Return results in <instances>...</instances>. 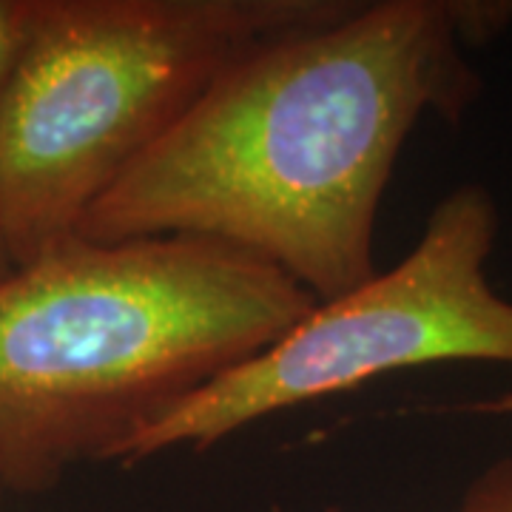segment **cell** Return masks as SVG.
Masks as SVG:
<instances>
[{
    "mask_svg": "<svg viewBox=\"0 0 512 512\" xmlns=\"http://www.w3.org/2000/svg\"><path fill=\"white\" fill-rule=\"evenodd\" d=\"M316 296L200 237H69L0 279V484L49 493L302 322Z\"/></svg>",
    "mask_w": 512,
    "mask_h": 512,
    "instance_id": "2",
    "label": "cell"
},
{
    "mask_svg": "<svg viewBox=\"0 0 512 512\" xmlns=\"http://www.w3.org/2000/svg\"><path fill=\"white\" fill-rule=\"evenodd\" d=\"M495 237L493 194L478 183L458 185L433 208L416 248L399 265L319 302L274 345L146 427L117 461L131 467L174 447L202 453L254 421L404 367L512 365V302L487 279Z\"/></svg>",
    "mask_w": 512,
    "mask_h": 512,
    "instance_id": "4",
    "label": "cell"
},
{
    "mask_svg": "<svg viewBox=\"0 0 512 512\" xmlns=\"http://www.w3.org/2000/svg\"><path fill=\"white\" fill-rule=\"evenodd\" d=\"M37 0H0V100L32 35Z\"/></svg>",
    "mask_w": 512,
    "mask_h": 512,
    "instance_id": "5",
    "label": "cell"
},
{
    "mask_svg": "<svg viewBox=\"0 0 512 512\" xmlns=\"http://www.w3.org/2000/svg\"><path fill=\"white\" fill-rule=\"evenodd\" d=\"M461 512H512V458H501L470 484Z\"/></svg>",
    "mask_w": 512,
    "mask_h": 512,
    "instance_id": "6",
    "label": "cell"
},
{
    "mask_svg": "<svg viewBox=\"0 0 512 512\" xmlns=\"http://www.w3.org/2000/svg\"><path fill=\"white\" fill-rule=\"evenodd\" d=\"M510 3L376 0L239 57L94 202L77 237H200L330 302L376 274L384 188L424 114L458 123L481 94L464 49Z\"/></svg>",
    "mask_w": 512,
    "mask_h": 512,
    "instance_id": "1",
    "label": "cell"
},
{
    "mask_svg": "<svg viewBox=\"0 0 512 512\" xmlns=\"http://www.w3.org/2000/svg\"><path fill=\"white\" fill-rule=\"evenodd\" d=\"M12 256H9V248H6V239H3V231H0V279L12 274Z\"/></svg>",
    "mask_w": 512,
    "mask_h": 512,
    "instance_id": "8",
    "label": "cell"
},
{
    "mask_svg": "<svg viewBox=\"0 0 512 512\" xmlns=\"http://www.w3.org/2000/svg\"><path fill=\"white\" fill-rule=\"evenodd\" d=\"M0 490H3V484H0Z\"/></svg>",
    "mask_w": 512,
    "mask_h": 512,
    "instance_id": "9",
    "label": "cell"
},
{
    "mask_svg": "<svg viewBox=\"0 0 512 512\" xmlns=\"http://www.w3.org/2000/svg\"><path fill=\"white\" fill-rule=\"evenodd\" d=\"M356 0H37L0 100V231L20 268L256 46Z\"/></svg>",
    "mask_w": 512,
    "mask_h": 512,
    "instance_id": "3",
    "label": "cell"
},
{
    "mask_svg": "<svg viewBox=\"0 0 512 512\" xmlns=\"http://www.w3.org/2000/svg\"><path fill=\"white\" fill-rule=\"evenodd\" d=\"M470 413H487V416H512V393H501L495 399H481V402L464 404Z\"/></svg>",
    "mask_w": 512,
    "mask_h": 512,
    "instance_id": "7",
    "label": "cell"
}]
</instances>
